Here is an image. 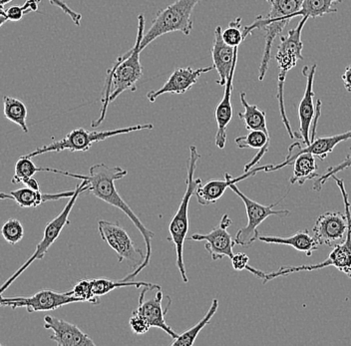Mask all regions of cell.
<instances>
[{
  "label": "cell",
  "mask_w": 351,
  "mask_h": 346,
  "mask_svg": "<svg viewBox=\"0 0 351 346\" xmlns=\"http://www.w3.org/2000/svg\"><path fill=\"white\" fill-rule=\"evenodd\" d=\"M201 158L199 151L196 146L190 147V156L188 159V166H186V190L184 193L183 198L180 203L178 211L176 212L169 225V233L170 236L168 240L174 244L176 249V262H177L178 269L183 282H189L188 275L184 262V245L186 235L189 232V205H190L191 199L194 196L196 190L199 185H202V179L196 178L195 173L197 170V163Z\"/></svg>",
  "instance_id": "4"
},
{
  "label": "cell",
  "mask_w": 351,
  "mask_h": 346,
  "mask_svg": "<svg viewBox=\"0 0 351 346\" xmlns=\"http://www.w3.org/2000/svg\"><path fill=\"white\" fill-rule=\"evenodd\" d=\"M219 308V301L218 299H214L212 302V306L208 308L207 313H206L205 317L201 319L196 324V325L193 326V328H189L186 330L185 332H183L182 334H179V336L176 339H173L172 343H171V345L172 346H191L194 345L195 341H196L197 335H199V332L205 328L206 325H208L210 323V319L214 317V315L216 314L217 310Z\"/></svg>",
  "instance_id": "31"
},
{
  "label": "cell",
  "mask_w": 351,
  "mask_h": 346,
  "mask_svg": "<svg viewBox=\"0 0 351 346\" xmlns=\"http://www.w3.org/2000/svg\"><path fill=\"white\" fill-rule=\"evenodd\" d=\"M44 328L52 330L53 334L50 335L49 338L58 346H96L89 335L84 334L75 324L63 319L46 315Z\"/></svg>",
  "instance_id": "19"
},
{
  "label": "cell",
  "mask_w": 351,
  "mask_h": 346,
  "mask_svg": "<svg viewBox=\"0 0 351 346\" xmlns=\"http://www.w3.org/2000/svg\"><path fill=\"white\" fill-rule=\"evenodd\" d=\"M41 0H26L22 6L14 5L6 10V16L8 21H21L26 14L38 10Z\"/></svg>",
  "instance_id": "36"
},
{
  "label": "cell",
  "mask_w": 351,
  "mask_h": 346,
  "mask_svg": "<svg viewBox=\"0 0 351 346\" xmlns=\"http://www.w3.org/2000/svg\"><path fill=\"white\" fill-rule=\"evenodd\" d=\"M164 295L159 286H144L140 293L139 304L134 313L141 315L151 328H158L166 332L171 338L176 339L179 334L166 323V310H164Z\"/></svg>",
  "instance_id": "12"
},
{
  "label": "cell",
  "mask_w": 351,
  "mask_h": 346,
  "mask_svg": "<svg viewBox=\"0 0 351 346\" xmlns=\"http://www.w3.org/2000/svg\"><path fill=\"white\" fill-rule=\"evenodd\" d=\"M82 302L81 299L72 297L66 293H57L52 290L39 291L32 297H14L10 308H25L27 312H51L70 304Z\"/></svg>",
  "instance_id": "17"
},
{
  "label": "cell",
  "mask_w": 351,
  "mask_h": 346,
  "mask_svg": "<svg viewBox=\"0 0 351 346\" xmlns=\"http://www.w3.org/2000/svg\"><path fill=\"white\" fill-rule=\"evenodd\" d=\"M132 330L134 334H145L149 332L151 326L147 323L146 319L142 317L141 315L137 314V313H132L130 321H129Z\"/></svg>",
  "instance_id": "39"
},
{
  "label": "cell",
  "mask_w": 351,
  "mask_h": 346,
  "mask_svg": "<svg viewBox=\"0 0 351 346\" xmlns=\"http://www.w3.org/2000/svg\"><path fill=\"white\" fill-rule=\"evenodd\" d=\"M258 240L265 244L285 245V246L293 247L296 251L306 254L307 257H311L313 251H317L319 246L315 236H311L306 230L296 232L295 234L289 236L260 235Z\"/></svg>",
  "instance_id": "23"
},
{
  "label": "cell",
  "mask_w": 351,
  "mask_h": 346,
  "mask_svg": "<svg viewBox=\"0 0 351 346\" xmlns=\"http://www.w3.org/2000/svg\"><path fill=\"white\" fill-rule=\"evenodd\" d=\"M291 165L293 166V176L289 179L291 185L302 186L306 181L318 178L317 165L315 155L311 153H300L293 158Z\"/></svg>",
  "instance_id": "26"
},
{
  "label": "cell",
  "mask_w": 351,
  "mask_h": 346,
  "mask_svg": "<svg viewBox=\"0 0 351 346\" xmlns=\"http://www.w3.org/2000/svg\"><path fill=\"white\" fill-rule=\"evenodd\" d=\"M145 34V16H138V32L136 42L126 53L118 57L113 65L107 71L105 86L103 89V107L97 119L92 121V128H97L106 118L110 103L117 99L125 91L135 92L137 82L143 76V67L140 61L141 41Z\"/></svg>",
  "instance_id": "2"
},
{
  "label": "cell",
  "mask_w": 351,
  "mask_h": 346,
  "mask_svg": "<svg viewBox=\"0 0 351 346\" xmlns=\"http://www.w3.org/2000/svg\"><path fill=\"white\" fill-rule=\"evenodd\" d=\"M68 295L81 299L82 302H89V304H98V297L92 295L91 288H90L89 280H79L73 286L71 291H67Z\"/></svg>",
  "instance_id": "37"
},
{
  "label": "cell",
  "mask_w": 351,
  "mask_h": 346,
  "mask_svg": "<svg viewBox=\"0 0 351 346\" xmlns=\"http://www.w3.org/2000/svg\"><path fill=\"white\" fill-rule=\"evenodd\" d=\"M14 301V297H3L0 295V306H10Z\"/></svg>",
  "instance_id": "43"
},
{
  "label": "cell",
  "mask_w": 351,
  "mask_h": 346,
  "mask_svg": "<svg viewBox=\"0 0 351 346\" xmlns=\"http://www.w3.org/2000/svg\"><path fill=\"white\" fill-rule=\"evenodd\" d=\"M0 233L8 244L14 246L23 238L24 227L21 221L17 219H10L2 225Z\"/></svg>",
  "instance_id": "33"
},
{
  "label": "cell",
  "mask_w": 351,
  "mask_h": 346,
  "mask_svg": "<svg viewBox=\"0 0 351 346\" xmlns=\"http://www.w3.org/2000/svg\"><path fill=\"white\" fill-rule=\"evenodd\" d=\"M22 184L26 186V187L30 188V189L35 190H40V187H39L38 182L36 181V179H34V177H32V178H27L24 180L22 182Z\"/></svg>",
  "instance_id": "42"
},
{
  "label": "cell",
  "mask_w": 351,
  "mask_h": 346,
  "mask_svg": "<svg viewBox=\"0 0 351 346\" xmlns=\"http://www.w3.org/2000/svg\"><path fill=\"white\" fill-rule=\"evenodd\" d=\"M348 230V217L343 212H326L318 217L313 236L318 245L335 247L343 242Z\"/></svg>",
  "instance_id": "15"
},
{
  "label": "cell",
  "mask_w": 351,
  "mask_h": 346,
  "mask_svg": "<svg viewBox=\"0 0 351 346\" xmlns=\"http://www.w3.org/2000/svg\"><path fill=\"white\" fill-rule=\"evenodd\" d=\"M331 179L335 180L340 193H341L344 207H346V214L348 220V233H346L343 242L333 247L335 249L329 254L328 258L320 264H311V266L282 267L274 273H263V271L261 280H263V284H267L269 280L276 279V277H287L293 273L317 271V269H326L328 267H335L351 279V205L350 197L346 192L343 180L337 178V176H333Z\"/></svg>",
  "instance_id": "5"
},
{
  "label": "cell",
  "mask_w": 351,
  "mask_h": 346,
  "mask_svg": "<svg viewBox=\"0 0 351 346\" xmlns=\"http://www.w3.org/2000/svg\"><path fill=\"white\" fill-rule=\"evenodd\" d=\"M234 143L240 149H256V150H258V154L245 165V172H247L261 161L263 155L269 152L271 137H269V134H267L263 131L252 130L247 135L237 137L234 139Z\"/></svg>",
  "instance_id": "24"
},
{
  "label": "cell",
  "mask_w": 351,
  "mask_h": 346,
  "mask_svg": "<svg viewBox=\"0 0 351 346\" xmlns=\"http://www.w3.org/2000/svg\"></svg>",
  "instance_id": "46"
},
{
  "label": "cell",
  "mask_w": 351,
  "mask_h": 346,
  "mask_svg": "<svg viewBox=\"0 0 351 346\" xmlns=\"http://www.w3.org/2000/svg\"><path fill=\"white\" fill-rule=\"evenodd\" d=\"M8 199H11V200H13V197L11 196L10 194H4V193H0V200H8Z\"/></svg>",
  "instance_id": "45"
},
{
  "label": "cell",
  "mask_w": 351,
  "mask_h": 346,
  "mask_svg": "<svg viewBox=\"0 0 351 346\" xmlns=\"http://www.w3.org/2000/svg\"><path fill=\"white\" fill-rule=\"evenodd\" d=\"M88 188H89V185H88L87 181H85V180H82V182H81L79 185L76 186L75 193H74L71 198H69V201L66 203L64 209L61 211L60 214H59L56 218L50 221V222L45 225L43 240L37 245L36 249H35L34 253L32 254V257L28 258V260L22 264L21 268L17 269V271L11 275L10 279L6 280V282L0 286V295H2L4 291L8 290L11 284L19 279L26 269L29 268L30 264H32L33 262H35L36 260H43V258L45 257L46 254L48 253V249H50V247L56 242L57 238L61 235V232L63 231L66 225H69V216L70 214H71L74 205L76 203L77 199H78V197L80 196L81 194L87 192Z\"/></svg>",
  "instance_id": "9"
},
{
  "label": "cell",
  "mask_w": 351,
  "mask_h": 346,
  "mask_svg": "<svg viewBox=\"0 0 351 346\" xmlns=\"http://www.w3.org/2000/svg\"><path fill=\"white\" fill-rule=\"evenodd\" d=\"M302 75L306 78V91L304 97L298 105V118H300V132H295V139L302 140L304 146L311 144V127L317 114V106H315V72L317 64L313 66H304L302 68Z\"/></svg>",
  "instance_id": "16"
},
{
  "label": "cell",
  "mask_w": 351,
  "mask_h": 346,
  "mask_svg": "<svg viewBox=\"0 0 351 346\" xmlns=\"http://www.w3.org/2000/svg\"><path fill=\"white\" fill-rule=\"evenodd\" d=\"M343 0H304L302 8L293 14L295 17H308V18H317L330 13H337V10L333 8V4L340 3Z\"/></svg>",
  "instance_id": "30"
},
{
  "label": "cell",
  "mask_w": 351,
  "mask_h": 346,
  "mask_svg": "<svg viewBox=\"0 0 351 346\" xmlns=\"http://www.w3.org/2000/svg\"><path fill=\"white\" fill-rule=\"evenodd\" d=\"M8 16H6L5 8H0V28L2 27V25L8 23Z\"/></svg>",
  "instance_id": "44"
},
{
  "label": "cell",
  "mask_w": 351,
  "mask_h": 346,
  "mask_svg": "<svg viewBox=\"0 0 351 346\" xmlns=\"http://www.w3.org/2000/svg\"><path fill=\"white\" fill-rule=\"evenodd\" d=\"M11 1H13V0H0V8H4V6L8 3H10ZM47 1H49L52 5L60 8L65 14H67L68 16L71 18V21H73L74 24H76L77 26L80 25L81 21H82V15H81L80 13L74 12L63 0H47Z\"/></svg>",
  "instance_id": "38"
},
{
  "label": "cell",
  "mask_w": 351,
  "mask_h": 346,
  "mask_svg": "<svg viewBox=\"0 0 351 346\" xmlns=\"http://www.w3.org/2000/svg\"><path fill=\"white\" fill-rule=\"evenodd\" d=\"M221 26L215 29V40L212 47L213 66L218 72L219 80L217 84L225 86L234 64V56L239 47H232L223 41L221 37Z\"/></svg>",
  "instance_id": "22"
},
{
  "label": "cell",
  "mask_w": 351,
  "mask_h": 346,
  "mask_svg": "<svg viewBox=\"0 0 351 346\" xmlns=\"http://www.w3.org/2000/svg\"><path fill=\"white\" fill-rule=\"evenodd\" d=\"M308 19V17H302L295 28L289 30L285 36H280V43L278 46V52L276 54V60L278 62V69H280L278 78V95H276V97H278V105H280L282 123H284L287 134L289 135L291 139H295V131H293L289 120L287 119V113H285V82L287 72L291 71L293 67H295L298 61L304 59L302 53V48H304L302 34L304 25H306Z\"/></svg>",
  "instance_id": "7"
},
{
  "label": "cell",
  "mask_w": 351,
  "mask_h": 346,
  "mask_svg": "<svg viewBox=\"0 0 351 346\" xmlns=\"http://www.w3.org/2000/svg\"><path fill=\"white\" fill-rule=\"evenodd\" d=\"M214 66H206L194 69L192 67H179L171 74L166 83L158 90H152L147 93V98L150 102H155L164 94H184L189 91L204 74L208 73Z\"/></svg>",
  "instance_id": "18"
},
{
  "label": "cell",
  "mask_w": 351,
  "mask_h": 346,
  "mask_svg": "<svg viewBox=\"0 0 351 346\" xmlns=\"http://www.w3.org/2000/svg\"><path fill=\"white\" fill-rule=\"evenodd\" d=\"M342 82H343L344 88L346 91L351 93V65H348L344 70L341 75Z\"/></svg>",
  "instance_id": "41"
},
{
  "label": "cell",
  "mask_w": 351,
  "mask_h": 346,
  "mask_svg": "<svg viewBox=\"0 0 351 346\" xmlns=\"http://www.w3.org/2000/svg\"><path fill=\"white\" fill-rule=\"evenodd\" d=\"M153 128L154 125L145 123L104 131H89L84 128L74 129L62 139L53 141L48 145L39 147L24 156L34 158L39 155L46 154V153L62 152L66 150L72 153L87 152L92 145L97 142L105 141V140L115 137V136L128 134V133L137 132V131L152 130Z\"/></svg>",
  "instance_id": "8"
},
{
  "label": "cell",
  "mask_w": 351,
  "mask_h": 346,
  "mask_svg": "<svg viewBox=\"0 0 351 346\" xmlns=\"http://www.w3.org/2000/svg\"><path fill=\"white\" fill-rule=\"evenodd\" d=\"M351 167V149L350 152L346 155V159L343 161L340 162L337 165L332 166V167L326 169V173L322 176H318V179L313 184V189L315 190H322V187H324V184L328 181L329 179L332 178L333 176H337L339 173L342 172V171L346 170V169Z\"/></svg>",
  "instance_id": "35"
},
{
  "label": "cell",
  "mask_w": 351,
  "mask_h": 346,
  "mask_svg": "<svg viewBox=\"0 0 351 346\" xmlns=\"http://www.w3.org/2000/svg\"><path fill=\"white\" fill-rule=\"evenodd\" d=\"M38 172H40V167H38L32 161V158H28L23 155L15 164L14 176L11 180V183L17 185V184L22 183L25 179L34 177V175Z\"/></svg>",
  "instance_id": "32"
},
{
  "label": "cell",
  "mask_w": 351,
  "mask_h": 346,
  "mask_svg": "<svg viewBox=\"0 0 351 346\" xmlns=\"http://www.w3.org/2000/svg\"><path fill=\"white\" fill-rule=\"evenodd\" d=\"M230 260H232V268L236 269V271H243V269H247V267L249 266L250 258L245 254H237Z\"/></svg>",
  "instance_id": "40"
},
{
  "label": "cell",
  "mask_w": 351,
  "mask_h": 346,
  "mask_svg": "<svg viewBox=\"0 0 351 346\" xmlns=\"http://www.w3.org/2000/svg\"><path fill=\"white\" fill-rule=\"evenodd\" d=\"M127 174L128 172L123 168L109 167L104 163H98L91 166L88 175L75 174V173L68 172V171L65 172V176L87 181L88 185H89L87 192L92 193L99 200L104 201L105 203H109L124 212L141 234L145 246H146V258L139 268L134 269L131 273L123 279L132 280L135 279L143 269H146L150 264V258L152 256V240L155 238V233L150 231L141 222L137 214L131 209L130 206L123 200L122 197L118 193L115 182L124 178Z\"/></svg>",
  "instance_id": "1"
},
{
  "label": "cell",
  "mask_w": 351,
  "mask_h": 346,
  "mask_svg": "<svg viewBox=\"0 0 351 346\" xmlns=\"http://www.w3.org/2000/svg\"><path fill=\"white\" fill-rule=\"evenodd\" d=\"M202 0H176L156 15L148 32L143 35L141 51L155 39L172 32H181L189 36L194 27L192 15Z\"/></svg>",
  "instance_id": "6"
},
{
  "label": "cell",
  "mask_w": 351,
  "mask_h": 346,
  "mask_svg": "<svg viewBox=\"0 0 351 346\" xmlns=\"http://www.w3.org/2000/svg\"><path fill=\"white\" fill-rule=\"evenodd\" d=\"M240 100L245 111L239 113V118L243 121L245 129L249 131L260 130L269 134L267 130V114L261 110L256 105L250 104L247 101L245 92H241Z\"/></svg>",
  "instance_id": "27"
},
{
  "label": "cell",
  "mask_w": 351,
  "mask_h": 346,
  "mask_svg": "<svg viewBox=\"0 0 351 346\" xmlns=\"http://www.w3.org/2000/svg\"><path fill=\"white\" fill-rule=\"evenodd\" d=\"M269 4V12L267 15H258L256 21L249 26L243 28V36L254 30L263 29L265 32V45L263 50L262 62L258 68V80L263 81L269 70L271 61V47L274 39L278 36L289 23L293 19V14L302 8L304 0H265Z\"/></svg>",
  "instance_id": "3"
},
{
  "label": "cell",
  "mask_w": 351,
  "mask_h": 346,
  "mask_svg": "<svg viewBox=\"0 0 351 346\" xmlns=\"http://www.w3.org/2000/svg\"><path fill=\"white\" fill-rule=\"evenodd\" d=\"M267 166H262V167L252 168L247 172L243 173L241 176L237 178H232V175L229 173H226L225 180H213V181L208 182L205 185H199L196 190L197 203L202 206H210L213 203H216L217 201L223 196L226 190L230 186L238 184L239 182L243 181V180L249 178V177L254 176L258 172H265L267 171Z\"/></svg>",
  "instance_id": "21"
},
{
  "label": "cell",
  "mask_w": 351,
  "mask_h": 346,
  "mask_svg": "<svg viewBox=\"0 0 351 346\" xmlns=\"http://www.w3.org/2000/svg\"><path fill=\"white\" fill-rule=\"evenodd\" d=\"M230 189L241 198V200L245 203V211H247V223L245 227L241 229L237 233L234 242L236 245L241 247H250L256 242L260 236L258 227H260L261 223L265 222L269 217L278 216L284 217L289 216V210H274V207L278 205L284 199L276 201L273 205L263 206L258 201H252L249 197L245 196L243 193H241L240 189L237 187V184L232 185Z\"/></svg>",
  "instance_id": "10"
},
{
  "label": "cell",
  "mask_w": 351,
  "mask_h": 346,
  "mask_svg": "<svg viewBox=\"0 0 351 346\" xmlns=\"http://www.w3.org/2000/svg\"><path fill=\"white\" fill-rule=\"evenodd\" d=\"M90 288H91L92 295L95 297H103L107 293H111L116 288H127V286H134V288H142L144 286H156L157 284H150V282H134L132 280H112L106 279H94L89 280Z\"/></svg>",
  "instance_id": "29"
},
{
  "label": "cell",
  "mask_w": 351,
  "mask_h": 346,
  "mask_svg": "<svg viewBox=\"0 0 351 346\" xmlns=\"http://www.w3.org/2000/svg\"><path fill=\"white\" fill-rule=\"evenodd\" d=\"M243 28L241 17L230 21L229 27L221 32L223 41L232 47H239L245 39L243 36Z\"/></svg>",
  "instance_id": "34"
},
{
  "label": "cell",
  "mask_w": 351,
  "mask_h": 346,
  "mask_svg": "<svg viewBox=\"0 0 351 346\" xmlns=\"http://www.w3.org/2000/svg\"><path fill=\"white\" fill-rule=\"evenodd\" d=\"M232 221L229 214H225L221 221L210 233L193 234L189 240L205 243V247L210 254L213 260L234 257V247L236 246L234 238L228 232V227L232 225Z\"/></svg>",
  "instance_id": "13"
},
{
  "label": "cell",
  "mask_w": 351,
  "mask_h": 346,
  "mask_svg": "<svg viewBox=\"0 0 351 346\" xmlns=\"http://www.w3.org/2000/svg\"><path fill=\"white\" fill-rule=\"evenodd\" d=\"M239 49L237 50L236 56H234V64H232V70L227 83L225 85V92H223V99L219 101L218 106H217L216 115L217 125H218V130H217L216 137H215V144L219 149H223L227 144V129L228 126L232 121V116H234V110H232V93L234 90V72H236L237 63H238Z\"/></svg>",
  "instance_id": "20"
},
{
  "label": "cell",
  "mask_w": 351,
  "mask_h": 346,
  "mask_svg": "<svg viewBox=\"0 0 351 346\" xmlns=\"http://www.w3.org/2000/svg\"><path fill=\"white\" fill-rule=\"evenodd\" d=\"M350 139H351V129L350 131L341 133V134L317 138V139L313 140L308 146L302 147V144L295 142L289 147L285 161L278 164V165H269L267 173L274 172V171L280 170L285 166H291L293 158L298 156L300 153H311V154L315 155V157L324 160L339 143L348 141Z\"/></svg>",
  "instance_id": "14"
},
{
  "label": "cell",
  "mask_w": 351,
  "mask_h": 346,
  "mask_svg": "<svg viewBox=\"0 0 351 346\" xmlns=\"http://www.w3.org/2000/svg\"><path fill=\"white\" fill-rule=\"evenodd\" d=\"M75 193V189L57 193V194H43L40 190H35L25 187L12 190L10 194L13 200L21 208H37L41 203L48 201H57L61 199L71 198Z\"/></svg>",
  "instance_id": "25"
},
{
  "label": "cell",
  "mask_w": 351,
  "mask_h": 346,
  "mask_svg": "<svg viewBox=\"0 0 351 346\" xmlns=\"http://www.w3.org/2000/svg\"><path fill=\"white\" fill-rule=\"evenodd\" d=\"M98 231L101 238L117 254L118 262H126L134 269L141 266L146 255L135 246L129 234L119 223L99 221Z\"/></svg>",
  "instance_id": "11"
},
{
  "label": "cell",
  "mask_w": 351,
  "mask_h": 346,
  "mask_svg": "<svg viewBox=\"0 0 351 346\" xmlns=\"http://www.w3.org/2000/svg\"><path fill=\"white\" fill-rule=\"evenodd\" d=\"M3 114L8 121L21 127L24 133H28L29 129L26 123L28 115L27 107L21 100L12 96H4Z\"/></svg>",
  "instance_id": "28"
}]
</instances>
